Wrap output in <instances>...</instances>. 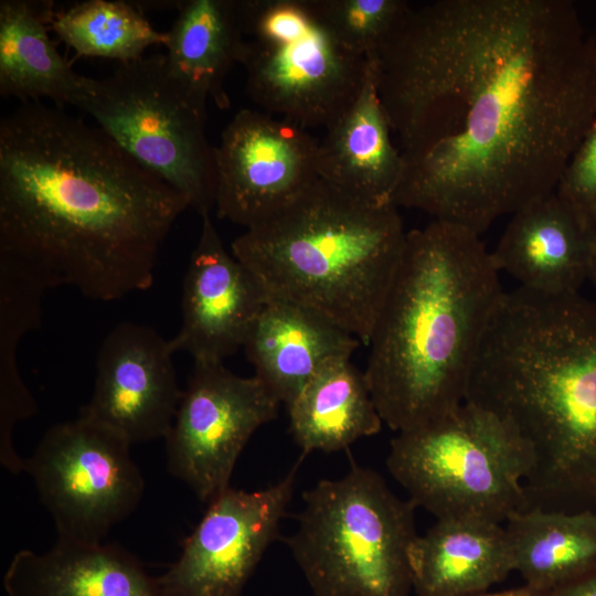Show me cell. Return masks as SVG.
Returning <instances> with one entry per match:
<instances>
[{
    "label": "cell",
    "mask_w": 596,
    "mask_h": 596,
    "mask_svg": "<svg viewBox=\"0 0 596 596\" xmlns=\"http://www.w3.org/2000/svg\"><path fill=\"white\" fill-rule=\"evenodd\" d=\"M403 175L395 206L482 234L555 192L596 118V41L568 0H437L373 57Z\"/></svg>",
    "instance_id": "6da1fadb"
},
{
    "label": "cell",
    "mask_w": 596,
    "mask_h": 596,
    "mask_svg": "<svg viewBox=\"0 0 596 596\" xmlns=\"http://www.w3.org/2000/svg\"><path fill=\"white\" fill-rule=\"evenodd\" d=\"M185 198L97 125L42 102L0 121V260L45 290L113 301L151 287Z\"/></svg>",
    "instance_id": "7a4b0ae2"
},
{
    "label": "cell",
    "mask_w": 596,
    "mask_h": 596,
    "mask_svg": "<svg viewBox=\"0 0 596 596\" xmlns=\"http://www.w3.org/2000/svg\"><path fill=\"white\" fill-rule=\"evenodd\" d=\"M466 402L507 421L528 446L522 510L596 513V300L505 291Z\"/></svg>",
    "instance_id": "3957f363"
},
{
    "label": "cell",
    "mask_w": 596,
    "mask_h": 596,
    "mask_svg": "<svg viewBox=\"0 0 596 596\" xmlns=\"http://www.w3.org/2000/svg\"><path fill=\"white\" fill-rule=\"evenodd\" d=\"M503 295L479 234L440 220L407 232L368 342L364 375L383 423L407 432L466 401L476 356Z\"/></svg>",
    "instance_id": "277c9868"
},
{
    "label": "cell",
    "mask_w": 596,
    "mask_h": 596,
    "mask_svg": "<svg viewBox=\"0 0 596 596\" xmlns=\"http://www.w3.org/2000/svg\"><path fill=\"white\" fill-rule=\"evenodd\" d=\"M397 206L318 178L231 244L268 298L307 308L368 345L405 247Z\"/></svg>",
    "instance_id": "5b68a950"
},
{
    "label": "cell",
    "mask_w": 596,
    "mask_h": 596,
    "mask_svg": "<svg viewBox=\"0 0 596 596\" xmlns=\"http://www.w3.org/2000/svg\"><path fill=\"white\" fill-rule=\"evenodd\" d=\"M286 538L313 596H408L415 509L375 470L352 462L339 479L302 492Z\"/></svg>",
    "instance_id": "8992f818"
},
{
    "label": "cell",
    "mask_w": 596,
    "mask_h": 596,
    "mask_svg": "<svg viewBox=\"0 0 596 596\" xmlns=\"http://www.w3.org/2000/svg\"><path fill=\"white\" fill-rule=\"evenodd\" d=\"M386 466L408 499L437 519L502 524L523 509L530 453L507 421L464 402L433 423L397 433Z\"/></svg>",
    "instance_id": "52a82bcc"
},
{
    "label": "cell",
    "mask_w": 596,
    "mask_h": 596,
    "mask_svg": "<svg viewBox=\"0 0 596 596\" xmlns=\"http://www.w3.org/2000/svg\"><path fill=\"white\" fill-rule=\"evenodd\" d=\"M246 89L300 128L331 126L353 103L369 60L343 47L316 0H236Z\"/></svg>",
    "instance_id": "ba28073f"
},
{
    "label": "cell",
    "mask_w": 596,
    "mask_h": 596,
    "mask_svg": "<svg viewBox=\"0 0 596 596\" xmlns=\"http://www.w3.org/2000/svg\"><path fill=\"white\" fill-rule=\"evenodd\" d=\"M206 102L178 81L166 54L158 53L119 63L105 77H91L77 108L202 217L214 207L216 189Z\"/></svg>",
    "instance_id": "9c48e42d"
},
{
    "label": "cell",
    "mask_w": 596,
    "mask_h": 596,
    "mask_svg": "<svg viewBox=\"0 0 596 596\" xmlns=\"http://www.w3.org/2000/svg\"><path fill=\"white\" fill-rule=\"evenodd\" d=\"M131 444L79 413L43 435L25 468L58 540L100 543L139 504L145 481Z\"/></svg>",
    "instance_id": "30bf717a"
},
{
    "label": "cell",
    "mask_w": 596,
    "mask_h": 596,
    "mask_svg": "<svg viewBox=\"0 0 596 596\" xmlns=\"http://www.w3.org/2000/svg\"><path fill=\"white\" fill-rule=\"evenodd\" d=\"M279 402L255 376L223 363L194 362L164 438L168 468L209 503L227 488L254 433L277 416Z\"/></svg>",
    "instance_id": "8fae6325"
},
{
    "label": "cell",
    "mask_w": 596,
    "mask_h": 596,
    "mask_svg": "<svg viewBox=\"0 0 596 596\" xmlns=\"http://www.w3.org/2000/svg\"><path fill=\"white\" fill-rule=\"evenodd\" d=\"M302 459L274 485L254 491L230 487L211 500L179 558L156 577L159 596H242L278 538Z\"/></svg>",
    "instance_id": "7c38bea8"
},
{
    "label": "cell",
    "mask_w": 596,
    "mask_h": 596,
    "mask_svg": "<svg viewBox=\"0 0 596 596\" xmlns=\"http://www.w3.org/2000/svg\"><path fill=\"white\" fill-rule=\"evenodd\" d=\"M318 146L304 128L241 109L215 146L219 217L249 228L292 201L319 178Z\"/></svg>",
    "instance_id": "4fadbf2b"
},
{
    "label": "cell",
    "mask_w": 596,
    "mask_h": 596,
    "mask_svg": "<svg viewBox=\"0 0 596 596\" xmlns=\"http://www.w3.org/2000/svg\"><path fill=\"white\" fill-rule=\"evenodd\" d=\"M170 340L153 328L117 324L103 340L96 379L82 414L111 428L131 445L166 438L183 390L178 384Z\"/></svg>",
    "instance_id": "5bb4252c"
},
{
    "label": "cell",
    "mask_w": 596,
    "mask_h": 596,
    "mask_svg": "<svg viewBox=\"0 0 596 596\" xmlns=\"http://www.w3.org/2000/svg\"><path fill=\"white\" fill-rule=\"evenodd\" d=\"M268 297L251 272L228 253L210 217L182 284L181 327L170 341L194 362L223 363L244 347Z\"/></svg>",
    "instance_id": "9a60e30c"
},
{
    "label": "cell",
    "mask_w": 596,
    "mask_h": 596,
    "mask_svg": "<svg viewBox=\"0 0 596 596\" xmlns=\"http://www.w3.org/2000/svg\"><path fill=\"white\" fill-rule=\"evenodd\" d=\"M592 236L554 193L512 213L493 262L520 287L552 295L577 292L588 279Z\"/></svg>",
    "instance_id": "2e32d148"
},
{
    "label": "cell",
    "mask_w": 596,
    "mask_h": 596,
    "mask_svg": "<svg viewBox=\"0 0 596 596\" xmlns=\"http://www.w3.org/2000/svg\"><path fill=\"white\" fill-rule=\"evenodd\" d=\"M362 342L324 317L268 298L244 344L255 376L286 406L327 363L351 358Z\"/></svg>",
    "instance_id": "e0dca14e"
},
{
    "label": "cell",
    "mask_w": 596,
    "mask_h": 596,
    "mask_svg": "<svg viewBox=\"0 0 596 596\" xmlns=\"http://www.w3.org/2000/svg\"><path fill=\"white\" fill-rule=\"evenodd\" d=\"M362 88L345 111L326 129L318 146V175L364 201L394 204L403 158L393 140L373 62Z\"/></svg>",
    "instance_id": "ac0fdd59"
},
{
    "label": "cell",
    "mask_w": 596,
    "mask_h": 596,
    "mask_svg": "<svg viewBox=\"0 0 596 596\" xmlns=\"http://www.w3.org/2000/svg\"><path fill=\"white\" fill-rule=\"evenodd\" d=\"M3 587L8 596H159L156 577L119 545L58 539L46 552H17Z\"/></svg>",
    "instance_id": "d6986e66"
},
{
    "label": "cell",
    "mask_w": 596,
    "mask_h": 596,
    "mask_svg": "<svg viewBox=\"0 0 596 596\" xmlns=\"http://www.w3.org/2000/svg\"><path fill=\"white\" fill-rule=\"evenodd\" d=\"M408 563L418 596L486 592L513 571L505 528L471 518L437 519L413 541Z\"/></svg>",
    "instance_id": "ffe728a7"
},
{
    "label": "cell",
    "mask_w": 596,
    "mask_h": 596,
    "mask_svg": "<svg viewBox=\"0 0 596 596\" xmlns=\"http://www.w3.org/2000/svg\"><path fill=\"white\" fill-rule=\"evenodd\" d=\"M52 0L0 1V95L25 102L52 100L78 107L91 77L73 70L49 32Z\"/></svg>",
    "instance_id": "44dd1931"
},
{
    "label": "cell",
    "mask_w": 596,
    "mask_h": 596,
    "mask_svg": "<svg viewBox=\"0 0 596 596\" xmlns=\"http://www.w3.org/2000/svg\"><path fill=\"white\" fill-rule=\"evenodd\" d=\"M350 359L327 363L286 406L289 430L302 457L348 449L382 428L364 371Z\"/></svg>",
    "instance_id": "7402d4cb"
},
{
    "label": "cell",
    "mask_w": 596,
    "mask_h": 596,
    "mask_svg": "<svg viewBox=\"0 0 596 596\" xmlns=\"http://www.w3.org/2000/svg\"><path fill=\"white\" fill-rule=\"evenodd\" d=\"M177 12L166 31L171 73L194 94L228 108L224 81L244 43L236 0H182Z\"/></svg>",
    "instance_id": "603a6c76"
},
{
    "label": "cell",
    "mask_w": 596,
    "mask_h": 596,
    "mask_svg": "<svg viewBox=\"0 0 596 596\" xmlns=\"http://www.w3.org/2000/svg\"><path fill=\"white\" fill-rule=\"evenodd\" d=\"M504 528L513 571L531 587L550 592L596 568V513L522 510Z\"/></svg>",
    "instance_id": "cb8c5ba5"
},
{
    "label": "cell",
    "mask_w": 596,
    "mask_h": 596,
    "mask_svg": "<svg viewBox=\"0 0 596 596\" xmlns=\"http://www.w3.org/2000/svg\"><path fill=\"white\" fill-rule=\"evenodd\" d=\"M52 31L77 56L126 63L164 45L167 32L156 30L131 1L87 0L55 11Z\"/></svg>",
    "instance_id": "d4e9b609"
},
{
    "label": "cell",
    "mask_w": 596,
    "mask_h": 596,
    "mask_svg": "<svg viewBox=\"0 0 596 596\" xmlns=\"http://www.w3.org/2000/svg\"><path fill=\"white\" fill-rule=\"evenodd\" d=\"M316 3L339 43L365 58L377 53L411 8L404 0H316Z\"/></svg>",
    "instance_id": "484cf974"
},
{
    "label": "cell",
    "mask_w": 596,
    "mask_h": 596,
    "mask_svg": "<svg viewBox=\"0 0 596 596\" xmlns=\"http://www.w3.org/2000/svg\"><path fill=\"white\" fill-rule=\"evenodd\" d=\"M43 292L30 283L8 277L0 281V397L24 395L17 363L21 339L41 323Z\"/></svg>",
    "instance_id": "4316f807"
},
{
    "label": "cell",
    "mask_w": 596,
    "mask_h": 596,
    "mask_svg": "<svg viewBox=\"0 0 596 596\" xmlns=\"http://www.w3.org/2000/svg\"><path fill=\"white\" fill-rule=\"evenodd\" d=\"M555 194L590 236L596 234V118L566 163Z\"/></svg>",
    "instance_id": "83f0119b"
},
{
    "label": "cell",
    "mask_w": 596,
    "mask_h": 596,
    "mask_svg": "<svg viewBox=\"0 0 596 596\" xmlns=\"http://www.w3.org/2000/svg\"><path fill=\"white\" fill-rule=\"evenodd\" d=\"M545 596H596V568L553 588Z\"/></svg>",
    "instance_id": "f1b7e54d"
},
{
    "label": "cell",
    "mask_w": 596,
    "mask_h": 596,
    "mask_svg": "<svg viewBox=\"0 0 596 596\" xmlns=\"http://www.w3.org/2000/svg\"><path fill=\"white\" fill-rule=\"evenodd\" d=\"M547 592H543L540 589H536L534 587H531L526 584H524L521 587L511 588L507 590L496 592V593H475L470 595L465 596H545Z\"/></svg>",
    "instance_id": "f546056e"
},
{
    "label": "cell",
    "mask_w": 596,
    "mask_h": 596,
    "mask_svg": "<svg viewBox=\"0 0 596 596\" xmlns=\"http://www.w3.org/2000/svg\"><path fill=\"white\" fill-rule=\"evenodd\" d=\"M588 279L596 287V234L592 236L590 256L588 264Z\"/></svg>",
    "instance_id": "4dcf8cb0"
}]
</instances>
